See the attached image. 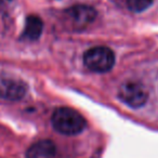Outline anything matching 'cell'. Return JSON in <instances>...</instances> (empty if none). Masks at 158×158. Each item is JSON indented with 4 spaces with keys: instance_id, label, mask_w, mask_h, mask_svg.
Returning a JSON list of instances; mask_svg holds the SVG:
<instances>
[{
    "instance_id": "2",
    "label": "cell",
    "mask_w": 158,
    "mask_h": 158,
    "mask_svg": "<svg viewBox=\"0 0 158 158\" xmlns=\"http://www.w3.org/2000/svg\"><path fill=\"white\" fill-rule=\"evenodd\" d=\"M84 63L91 72L107 73L114 67L115 54L107 47H93L84 54Z\"/></svg>"
},
{
    "instance_id": "8",
    "label": "cell",
    "mask_w": 158,
    "mask_h": 158,
    "mask_svg": "<svg viewBox=\"0 0 158 158\" xmlns=\"http://www.w3.org/2000/svg\"><path fill=\"white\" fill-rule=\"evenodd\" d=\"M153 1L154 0H126V3L130 11L140 13L148 9L153 5Z\"/></svg>"
},
{
    "instance_id": "5",
    "label": "cell",
    "mask_w": 158,
    "mask_h": 158,
    "mask_svg": "<svg viewBox=\"0 0 158 158\" xmlns=\"http://www.w3.org/2000/svg\"><path fill=\"white\" fill-rule=\"evenodd\" d=\"M26 93V86L23 81L10 77L0 78V98L5 100L18 101Z\"/></svg>"
},
{
    "instance_id": "1",
    "label": "cell",
    "mask_w": 158,
    "mask_h": 158,
    "mask_svg": "<svg viewBox=\"0 0 158 158\" xmlns=\"http://www.w3.org/2000/svg\"><path fill=\"white\" fill-rule=\"evenodd\" d=\"M51 123L57 132L65 135H76L86 128L82 115L70 107L56 108L51 117Z\"/></svg>"
},
{
    "instance_id": "6",
    "label": "cell",
    "mask_w": 158,
    "mask_h": 158,
    "mask_svg": "<svg viewBox=\"0 0 158 158\" xmlns=\"http://www.w3.org/2000/svg\"><path fill=\"white\" fill-rule=\"evenodd\" d=\"M56 154V146L50 140L34 143L26 152V158H53Z\"/></svg>"
},
{
    "instance_id": "9",
    "label": "cell",
    "mask_w": 158,
    "mask_h": 158,
    "mask_svg": "<svg viewBox=\"0 0 158 158\" xmlns=\"http://www.w3.org/2000/svg\"><path fill=\"white\" fill-rule=\"evenodd\" d=\"M1 2H2V1H1V0H0V6H1Z\"/></svg>"
},
{
    "instance_id": "3",
    "label": "cell",
    "mask_w": 158,
    "mask_h": 158,
    "mask_svg": "<svg viewBox=\"0 0 158 158\" xmlns=\"http://www.w3.org/2000/svg\"><path fill=\"white\" fill-rule=\"evenodd\" d=\"M118 98L126 105L132 108H140L145 105L148 93L145 87L138 81H127L118 90Z\"/></svg>"
},
{
    "instance_id": "7",
    "label": "cell",
    "mask_w": 158,
    "mask_h": 158,
    "mask_svg": "<svg viewBox=\"0 0 158 158\" xmlns=\"http://www.w3.org/2000/svg\"><path fill=\"white\" fill-rule=\"evenodd\" d=\"M44 29V22L37 15H28L25 22V28L22 34V38L29 41L39 39Z\"/></svg>"
},
{
    "instance_id": "4",
    "label": "cell",
    "mask_w": 158,
    "mask_h": 158,
    "mask_svg": "<svg viewBox=\"0 0 158 158\" xmlns=\"http://www.w3.org/2000/svg\"><path fill=\"white\" fill-rule=\"evenodd\" d=\"M65 16L76 29H84L97 18V10L91 6L76 5L65 10Z\"/></svg>"
}]
</instances>
